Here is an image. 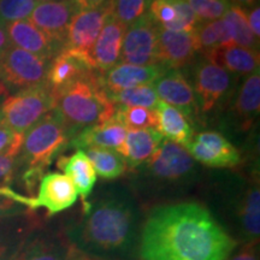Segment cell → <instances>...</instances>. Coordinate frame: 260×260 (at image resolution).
Returning <instances> with one entry per match:
<instances>
[{"mask_svg":"<svg viewBox=\"0 0 260 260\" xmlns=\"http://www.w3.org/2000/svg\"><path fill=\"white\" fill-rule=\"evenodd\" d=\"M259 243L240 245L239 249H234L226 260H259Z\"/></svg>","mask_w":260,"mask_h":260,"instance_id":"40","label":"cell"},{"mask_svg":"<svg viewBox=\"0 0 260 260\" xmlns=\"http://www.w3.org/2000/svg\"><path fill=\"white\" fill-rule=\"evenodd\" d=\"M10 44L50 61L63 50V46L56 44L45 32L35 27L28 19L16 21L5 24Z\"/></svg>","mask_w":260,"mask_h":260,"instance_id":"20","label":"cell"},{"mask_svg":"<svg viewBox=\"0 0 260 260\" xmlns=\"http://www.w3.org/2000/svg\"><path fill=\"white\" fill-rule=\"evenodd\" d=\"M83 153L92 162L94 170L104 180H115L123 176L128 165L123 155L111 148H86Z\"/></svg>","mask_w":260,"mask_h":260,"instance_id":"27","label":"cell"},{"mask_svg":"<svg viewBox=\"0 0 260 260\" xmlns=\"http://www.w3.org/2000/svg\"><path fill=\"white\" fill-rule=\"evenodd\" d=\"M10 40L8 38V32H6L5 24L0 22V53L10 46Z\"/></svg>","mask_w":260,"mask_h":260,"instance_id":"44","label":"cell"},{"mask_svg":"<svg viewBox=\"0 0 260 260\" xmlns=\"http://www.w3.org/2000/svg\"><path fill=\"white\" fill-rule=\"evenodd\" d=\"M23 136L0 123V154L10 153L18 155L23 142Z\"/></svg>","mask_w":260,"mask_h":260,"instance_id":"38","label":"cell"},{"mask_svg":"<svg viewBox=\"0 0 260 260\" xmlns=\"http://www.w3.org/2000/svg\"><path fill=\"white\" fill-rule=\"evenodd\" d=\"M71 139V129L57 109L35 123L24 134L18 154V164L27 167L23 180L32 183L40 181L42 171L67 147Z\"/></svg>","mask_w":260,"mask_h":260,"instance_id":"5","label":"cell"},{"mask_svg":"<svg viewBox=\"0 0 260 260\" xmlns=\"http://www.w3.org/2000/svg\"><path fill=\"white\" fill-rule=\"evenodd\" d=\"M125 30L126 25L113 17L111 14L107 16L90 53L94 68L98 73L104 74L119 64Z\"/></svg>","mask_w":260,"mask_h":260,"instance_id":"17","label":"cell"},{"mask_svg":"<svg viewBox=\"0 0 260 260\" xmlns=\"http://www.w3.org/2000/svg\"><path fill=\"white\" fill-rule=\"evenodd\" d=\"M126 130L115 117L100 124L90 125L81 129L76 136L71 139L70 144L77 151L86 148H111L118 151L124 144Z\"/></svg>","mask_w":260,"mask_h":260,"instance_id":"21","label":"cell"},{"mask_svg":"<svg viewBox=\"0 0 260 260\" xmlns=\"http://www.w3.org/2000/svg\"><path fill=\"white\" fill-rule=\"evenodd\" d=\"M155 111L158 113L159 133L169 141L184 147L194 136V130L187 117L161 100H159Z\"/></svg>","mask_w":260,"mask_h":260,"instance_id":"26","label":"cell"},{"mask_svg":"<svg viewBox=\"0 0 260 260\" xmlns=\"http://www.w3.org/2000/svg\"><path fill=\"white\" fill-rule=\"evenodd\" d=\"M47 69V60L14 45L0 53V81L18 92L46 83Z\"/></svg>","mask_w":260,"mask_h":260,"instance_id":"7","label":"cell"},{"mask_svg":"<svg viewBox=\"0 0 260 260\" xmlns=\"http://www.w3.org/2000/svg\"><path fill=\"white\" fill-rule=\"evenodd\" d=\"M171 3L176 10V18L167 29L175 31H194L200 24V21L195 16L188 3L186 0H172Z\"/></svg>","mask_w":260,"mask_h":260,"instance_id":"35","label":"cell"},{"mask_svg":"<svg viewBox=\"0 0 260 260\" xmlns=\"http://www.w3.org/2000/svg\"><path fill=\"white\" fill-rule=\"evenodd\" d=\"M98 73L92 57L79 51L63 48L48 64L46 83L56 94L75 81ZM100 74V73H99Z\"/></svg>","mask_w":260,"mask_h":260,"instance_id":"10","label":"cell"},{"mask_svg":"<svg viewBox=\"0 0 260 260\" xmlns=\"http://www.w3.org/2000/svg\"><path fill=\"white\" fill-rule=\"evenodd\" d=\"M134 170L136 186L147 194L184 189L198 178L197 161L183 146L169 140H162L152 158Z\"/></svg>","mask_w":260,"mask_h":260,"instance_id":"4","label":"cell"},{"mask_svg":"<svg viewBox=\"0 0 260 260\" xmlns=\"http://www.w3.org/2000/svg\"><path fill=\"white\" fill-rule=\"evenodd\" d=\"M195 161L210 168H233L239 164V151L222 134L205 132L184 146Z\"/></svg>","mask_w":260,"mask_h":260,"instance_id":"9","label":"cell"},{"mask_svg":"<svg viewBox=\"0 0 260 260\" xmlns=\"http://www.w3.org/2000/svg\"><path fill=\"white\" fill-rule=\"evenodd\" d=\"M236 2L240 3V4H242V5L251 6V5H254L255 2H258V0H236Z\"/></svg>","mask_w":260,"mask_h":260,"instance_id":"45","label":"cell"},{"mask_svg":"<svg viewBox=\"0 0 260 260\" xmlns=\"http://www.w3.org/2000/svg\"><path fill=\"white\" fill-rule=\"evenodd\" d=\"M233 30L234 45L240 47L258 51V39L253 34L248 24V18L241 6L233 5L223 16Z\"/></svg>","mask_w":260,"mask_h":260,"instance_id":"29","label":"cell"},{"mask_svg":"<svg viewBox=\"0 0 260 260\" xmlns=\"http://www.w3.org/2000/svg\"><path fill=\"white\" fill-rule=\"evenodd\" d=\"M37 0H0V22L4 24L30 17Z\"/></svg>","mask_w":260,"mask_h":260,"instance_id":"33","label":"cell"},{"mask_svg":"<svg viewBox=\"0 0 260 260\" xmlns=\"http://www.w3.org/2000/svg\"><path fill=\"white\" fill-rule=\"evenodd\" d=\"M80 10H89L110 6L111 0H74Z\"/></svg>","mask_w":260,"mask_h":260,"instance_id":"42","label":"cell"},{"mask_svg":"<svg viewBox=\"0 0 260 260\" xmlns=\"http://www.w3.org/2000/svg\"><path fill=\"white\" fill-rule=\"evenodd\" d=\"M165 2H172V0H165Z\"/></svg>","mask_w":260,"mask_h":260,"instance_id":"47","label":"cell"},{"mask_svg":"<svg viewBox=\"0 0 260 260\" xmlns=\"http://www.w3.org/2000/svg\"><path fill=\"white\" fill-rule=\"evenodd\" d=\"M53 95L54 109L71 130L109 121L116 111V105L110 99L99 73L75 81Z\"/></svg>","mask_w":260,"mask_h":260,"instance_id":"3","label":"cell"},{"mask_svg":"<svg viewBox=\"0 0 260 260\" xmlns=\"http://www.w3.org/2000/svg\"><path fill=\"white\" fill-rule=\"evenodd\" d=\"M77 11L80 9L74 0L40 3L28 21L45 32L52 41L64 47L70 22Z\"/></svg>","mask_w":260,"mask_h":260,"instance_id":"11","label":"cell"},{"mask_svg":"<svg viewBox=\"0 0 260 260\" xmlns=\"http://www.w3.org/2000/svg\"><path fill=\"white\" fill-rule=\"evenodd\" d=\"M113 117L126 130H141L148 128L158 129V113L155 110L140 106L119 105L116 107Z\"/></svg>","mask_w":260,"mask_h":260,"instance_id":"30","label":"cell"},{"mask_svg":"<svg viewBox=\"0 0 260 260\" xmlns=\"http://www.w3.org/2000/svg\"><path fill=\"white\" fill-rule=\"evenodd\" d=\"M54 107L56 99L48 84H39L6 98L0 106V123L24 135Z\"/></svg>","mask_w":260,"mask_h":260,"instance_id":"6","label":"cell"},{"mask_svg":"<svg viewBox=\"0 0 260 260\" xmlns=\"http://www.w3.org/2000/svg\"><path fill=\"white\" fill-rule=\"evenodd\" d=\"M147 14L155 24L165 29L176 18V10L172 3L165 0H152Z\"/></svg>","mask_w":260,"mask_h":260,"instance_id":"36","label":"cell"},{"mask_svg":"<svg viewBox=\"0 0 260 260\" xmlns=\"http://www.w3.org/2000/svg\"><path fill=\"white\" fill-rule=\"evenodd\" d=\"M29 209L9 197V187H0V223L27 213Z\"/></svg>","mask_w":260,"mask_h":260,"instance_id":"37","label":"cell"},{"mask_svg":"<svg viewBox=\"0 0 260 260\" xmlns=\"http://www.w3.org/2000/svg\"><path fill=\"white\" fill-rule=\"evenodd\" d=\"M71 243L63 232L34 229L15 260H68Z\"/></svg>","mask_w":260,"mask_h":260,"instance_id":"15","label":"cell"},{"mask_svg":"<svg viewBox=\"0 0 260 260\" xmlns=\"http://www.w3.org/2000/svg\"><path fill=\"white\" fill-rule=\"evenodd\" d=\"M68 260H100V259L93 258V256H90L88 254H86V253L81 252L80 249L76 248V247L71 246L69 255H68Z\"/></svg>","mask_w":260,"mask_h":260,"instance_id":"43","label":"cell"},{"mask_svg":"<svg viewBox=\"0 0 260 260\" xmlns=\"http://www.w3.org/2000/svg\"><path fill=\"white\" fill-rule=\"evenodd\" d=\"M110 14L111 6L77 11L68 29L64 48H70L90 56L94 44Z\"/></svg>","mask_w":260,"mask_h":260,"instance_id":"13","label":"cell"},{"mask_svg":"<svg viewBox=\"0 0 260 260\" xmlns=\"http://www.w3.org/2000/svg\"><path fill=\"white\" fill-rule=\"evenodd\" d=\"M111 102L115 105L124 106H140L146 109L155 110L159 103V98L152 84H142V86L133 87L115 94H109Z\"/></svg>","mask_w":260,"mask_h":260,"instance_id":"31","label":"cell"},{"mask_svg":"<svg viewBox=\"0 0 260 260\" xmlns=\"http://www.w3.org/2000/svg\"><path fill=\"white\" fill-rule=\"evenodd\" d=\"M57 167L73 182L82 204L87 203L96 183V172L87 155L82 151H76L69 157H59Z\"/></svg>","mask_w":260,"mask_h":260,"instance_id":"23","label":"cell"},{"mask_svg":"<svg viewBox=\"0 0 260 260\" xmlns=\"http://www.w3.org/2000/svg\"><path fill=\"white\" fill-rule=\"evenodd\" d=\"M18 167V155L10 153L0 154V187H9L14 180L15 172Z\"/></svg>","mask_w":260,"mask_h":260,"instance_id":"39","label":"cell"},{"mask_svg":"<svg viewBox=\"0 0 260 260\" xmlns=\"http://www.w3.org/2000/svg\"><path fill=\"white\" fill-rule=\"evenodd\" d=\"M236 247L203 205L165 204L142 222L138 260H226Z\"/></svg>","mask_w":260,"mask_h":260,"instance_id":"1","label":"cell"},{"mask_svg":"<svg viewBox=\"0 0 260 260\" xmlns=\"http://www.w3.org/2000/svg\"><path fill=\"white\" fill-rule=\"evenodd\" d=\"M230 87V76L226 70L209 59L203 61L195 70V92L198 107L206 113L212 110L217 102Z\"/></svg>","mask_w":260,"mask_h":260,"instance_id":"16","label":"cell"},{"mask_svg":"<svg viewBox=\"0 0 260 260\" xmlns=\"http://www.w3.org/2000/svg\"><path fill=\"white\" fill-rule=\"evenodd\" d=\"M38 3H48V2H58V0H37Z\"/></svg>","mask_w":260,"mask_h":260,"instance_id":"46","label":"cell"},{"mask_svg":"<svg viewBox=\"0 0 260 260\" xmlns=\"http://www.w3.org/2000/svg\"><path fill=\"white\" fill-rule=\"evenodd\" d=\"M206 58L212 63L219 65L224 70H229L230 73L247 75L259 70V52L236 45L217 48Z\"/></svg>","mask_w":260,"mask_h":260,"instance_id":"25","label":"cell"},{"mask_svg":"<svg viewBox=\"0 0 260 260\" xmlns=\"http://www.w3.org/2000/svg\"><path fill=\"white\" fill-rule=\"evenodd\" d=\"M247 18H248V24L252 32L255 35L256 39H259L260 37V8L259 6H256L255 9H253L249 16H247Z\"/></svg>","mask_w":260,"mask_h":260,"instance_id":"41","label":"cell"},{"mask_svg":"<svg viewBox=\"0 0 260 260\" xmlns=\"http://www.w3.org/2000/svg\"><path fill=\"white\" fill-rule=\"evenodd\" d=\"M159 100L169 104L187 117L198 111L194 90L186 77L177 69H169L153 83Z\"/></svg>","mask_w":260,"mask_h":260,"instance_id":"19","label":"cell"},{"mask_svg":"<svg viewBox=\"0 0 260 260\" xmlns=\"http://www.w3.org/2000/svg\"><path fill=\"white\" fill-rule=\"evenodd\" d=\"M151 3L152 0H111V15L128 27L146 14Z\"/></svg>","mask_w":260,"mask_h":260,"instance_id":"32","label":"cell"},{"mask_svg":"<svg viewBox=\"0 0 260 260\" xmlns=\"http://www.w3.org/2000/svg\"><path fill=\"white\" fill-rule=\"evenodd\" d=\"M141 214L132 193L122 187L83 204V214L64 230L71 245L100 260H138Z\"/></svg>","mask_w":260,"mask_h":260,"instance_id":"2","label":"cell"},{"mask_svg":"<svg viewBox=\"0 0 260 260\" xmlns=\"http://www.w3.org/2000/svg\"><path fill=\"white\" fill-rule=\"evenodd\" d=\"M34 229L37 225L27 213L0 223V260H15Z\"/></svg>","mask_w":260,"mask_h":260,"instance_id":"24","label":"cell"},{"mask_svg":"<svg viewBox=\"0 0 260 260\" xmlns=\"http://www.w3.org/2000/svg\"><path fill=\"white\" fill-rule=\"evenodd\" d=\"M169 68L162 64H117L112 69L102 74V81L107 93L115 94L133 87L154 83Z\"/></svg>","mask_w":260,"mask_h":260,"instance_id":"18","label":"cell"},{"mask_svg":"<svg viewBox=\"0 0 260 260\" xmlns=\"http://www.w3.org/2000/svg\"><path fill=\"white\" fill-rule=\"evenodd\" d=\"M77 195L76 188L67 175L50 172L39 182L38 195L30 198L29 210L44 207L47 210V216H54L70 209L76 203Z\"/></svg>","mask_w":260,"mask_h":260,"instance_id":"12","label":"cell"},{"mask_svg":"<svg viewBox=\"0 0 260 260\" xmlns=\"http://www.w3.org/2000/svg\"><path fill=\"white\" fill-rule=\"evenodd\" d=\"M200 22L223 18L230 4L228 0H186Z\"/></svg>","mask_w":260,"mask_h":260,"instance_id":"34","label":"cell"},{"mask_svg":"<svg viewBox=\"0 0 260 260\" xmlns=\"http://www.w3.org/2000/svg\"><path fill=\"white\" fill-rule=\"evenodd\" d=\"M162 140L164 136L155 128L129 130L124 144L117 152L124 157L128 168L134 170L152 158Z\"/></svg>","mask_w":260,"mask_h":260,"instance_id":"22","label":"cell"},{"mask_svg":"<svg viewBox=\"0 0 260 260\" xmlns=\"http://www.w3.org/2000/svg\"><path fill=\"white\" fill-rule=\"evenodd\" d=\"M158 25V24H157ZM199 52L195 30L175 31L158 25V57L169 69H180L194 59Z\"/></svg>","mask_w":260,"mask_h":260,"instance_id":"14","label":"cell"},{"mask_svg":"<svg viewBox=\"0 0 260 260\" xmlns=\"http://www.w3.org/2000/svg\"><path fill=\"white\" fill-rule=\"evenodd\" d=\"M260 109V74L255 70L243 82L236 99V113L241 119L243 129H247L259 115Z\"/></svg>","mask_w":260,"mask_h":260,"instance_id":"28","label":"cell"},{"mask_svg":"<svg viewBox=\"0 0 260 260\" xmlns=\"http://www.w3.org/2000/svg\"><path fill=\"white\" fill-rule=\"evenodd\" d=\"M119 61L130 65L160 64L158 57V25L147 12L126 27Z\"/></svg>","mask_w":260,"mask_h":260,"instance_id":"8","label":"cell"}]
</instances>
